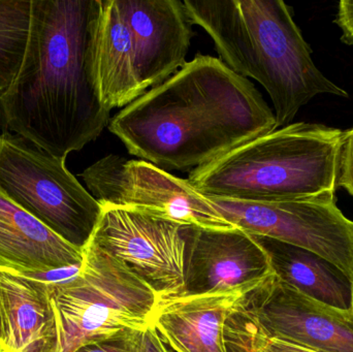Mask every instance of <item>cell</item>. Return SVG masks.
<instances>
[{
    "label": "cell",
    "mask_w": 353,
    "mask_h": 352,
    "mask_svg": "<svg viewBox=\"0 0 353 352\" xmlns=\"http://www.w3.org/2000/svg\"><path fill=\"white\" fill-rule=\"evenodd\" d=\"M101 0H32L22 65L0 96V127L60 158L109 126L94 48Z\"/></svg>",
    "instance_id": "cell-1"
},
{
    "label": "cell",
    "mask_w": 353,
    "mask_h": 352,
    "mask_svg": "<svg viewBox=\"0 0 353 352\" xmlns=\"http://www.w3.org/2000/svg\"><path fill=\"white\" fill-rule=\"evenodd\" d=\"M108 127L130 154L167 172L192 171L278 128L251 81L199 53Z\"/></svg>",
    "instance_id": "cell-2"
},
{
    "label": "cell",
    "mask_w": 353,
    "mask_h": 352,
    "mask_svg": "<svg viewBox=\"0 0 353 352\" xmlns=\"http://www.w3.org/2000/svg\"><path fill=\"white\" fill-rule=\"evenodd\" d=\"M193 24L213 39L220 59L239 76L257 81L275 109L277 127L292 123L319 94L348 97L315 65L312 50L282 0H185Z\"/></svg>",
    "instance_id": "cell-3"
},
{
    "label": "cell",
    "mask_w": 353,
    "mask_h": 352,
    "mask_svg": "<svg viewBox=\"0 0 353 352\" xmlns=\"http://www.w3.org/2000/svg\"><path fill=\"white\" fill-rule=\"evenodd\" d=\"M344 130L296 122L192 169L188 180L211 198L281 202L337 190Z\"/></svg>",
    "instance_id": "cell-4"
},
{
    "label": "cell",
    "mask_w": 353,
    "mask_h": 352,
    "mask_svg": "<svg viewBox=\"0 0 353 352\" xmlns=\"http://www.w3.org/2000/svg\"><path fill=\"white\" fill-rule=\"evenodd\" d=\"M59 322L61 352L152 324L161 297L123 262L92 240L74 276L50 280Z\"/></svg>",
    "instance_id": "cell-5"
},
{
    "label": "cell",
    "mask_w": 353,
    "mask_h": 352,
    "mask_svg": "<svg viewBox=\"0 0 353 352\" xmlns=\"http://www.w3.org/2000/svg\"><path fill=\"white\" fill-rule=\"evenodd\" d=\"M0 190L58 237L83 250L103 207L54 156L17 134H0Z\"/></svg>",
    "instance_id": "cell-6"
},
{
    "label": "cell",
    "mask_w": 353,
    "mask_h": 352,
    "mask_svg": "<svg viewBox=\"0 0 353 352\" xmlns=\"http://www.w3.org/2000/svg\"><path fill=\"white\" fill-rule=\"evenodd\" d=\"M81 177L101 207L132 209L184 227L236 229L188 179L145 161L108 155L87 167Z\"/></svg>",
    "instance_id": "cell-7"
},
{
    "label": "cell",
    "mask_w": 353,
    "mask_h": 352,
    "mask_svg": "<svg viewBox=\"0 0 353 352\" xmlns=\"http://www.w3.org/2000/svg\"><path fill=\"white\" fill-rule=\"evenodd\" d=\"M209 198L236 229L309 250L353 283V220L340 210L336 192L281 202Z\"/></svg>",
    "instance_id": "cell-8"
},
{
    "label": "cell",
    "mask_w": 353,
    "mask_h": 352,
    "mask_svg": "<svg viewBox=\"0 0 353 352\" xmlns=\"http://www.w3.org/2000/svg\"><path fill=\"white\" fill-rule=\"evenodd\" d=\"M184 227L132 209L103 207L90 240L148 283L161 301L185 295Z\"/></svg>",
    "instance_id": "cell-9"
},
{
    "label": "cell",
    "mask_w": 353,
    "mask_h": 352,
    "mask_svg": "<svg viewBox=\"0 0 353 352\" xmlns=\"http://www.w3.org/2000/svg\"><path fill=\"white\" fill-rule=\"evenodd\" d=\"M243 326L315 352H353V313L303 295L271 274L239 311Z\"/></svg>",
    "instance_id": "cell-10"
},
{
    "label": "cell",
    "mask_w": 353,
    "mask_h": 352,
    "mask_svg": "<svg viewBox=\"0 0 353 352\" xmlns=\"http://www.w3.org/2000/svg\"><path fill=\"white\" fill-rule=\"evenodd\" d=\"M185 295L230 291L273 274L254 236L240 229L184 227Z\"/></svg>",
    "instance_id": "cell-11"
},
{
    "label": "cell",
    "mask_w": 353,
    "mask_h": 352,
    "mask_svg": "<svg viewBox=\"0 0 353 352\" xmlns=\"http://www.w3.org/2000/svg\"><path fill=\"white\" fill-rule=\"evenodd\" d=\"M132 32L143 92L169 80L186 64L193 33L179 0H117Z\"/></svg>",
    "instance_id": "cell-12"
},
{
    "label": "cell",
    "mask_w": 353,
    "mask_h": 352,
    "mask_svg": "<svg viewBox=\"0 0 353 352\" xmlns=\"http://www.w3.org/2000/svg\"><path fill=\"white\" fill-rule=\"evenodd\" d=\"M267 278L230 291L161 300L153 318V327L175 352H230V318L245 303L249 293Z\"/></svg>",
    "instance_id": "cell-13"
},
{
    "label": "cell",
    "mask_w": 353,
    "mask_h": 352,
    "mask_svg": "<svg viewBox=\"0 0 353 352\" xmlns=\"http://www.w3.org/2000/svg\"><path fill=\"white\" fill-rule=\"evenodd\" d=\"M0 347L4 352H61L50 280L0 271Z\"/></svg>",
    "instance_id": "cell-14"
},
{
    "label": "cell",
    "mask_w": 353,
    "mask_h": 352,
    "mask_svg": "<svg viewBox=\"0 0 353 352\" xmlns=\"http://www.w3.org/2000/svg\"><path fill=\"white\" fill-rule=\"evenodd\" d=\"M82 262L83 250L58 237L0 190V271L41 276Z\"/></svg>",
    "instance_id": "cell-15"
},
{
    "label": "cell",
    "mask_w": 353,
    "mask_h": 352,
    "mask_svg": "<svg viewBox=\"0 0 353 352\" xmlns=\"http://www.w3.org/2000/svg\"><path fill=\"white\" fill-rule=\"evenodd\" d=\"M94 63L97 88L105 109L126 107L145 94L139 82L132 32L117 0H101Z\"/></svg>",
    "instance_id": "cell-16"
},
{
    "label": "cell",
    "mask_w": 353,
    "mask_h": 352,
    "mask_svg": "<svg viewBox=\"0 0 353 352\" xmlns=\"http://www.w3.org/2000/svg\"><path fill=\"white\" fill-rule=\"evenodd\" d=\"M282 282L319 303L353 313V283L321 256L277 240L256 237Z\"/></svg>",
    "instance_id": "cell-17"
},
{
    "label": "cell",
    "mask_w": 353,
    "mask_h": 352,
    "mask_svg": "<svg viewBox=\"0 0 353 352\" xmlns=\"http://www.w3.org/2000/svg\"><path fill=\"white\" fill-rule=\"evenodd\" d=\"M32 0H0V96L12 84L28 43Z\"/></svg>",
    "instance_id": "cell-18"
},
{
    "label": "cell",
    "mask_w": 353,
    "mask_h": 352,
    "mask_svg": "<svg viewBox=\"0 0 353 352\" xmlns=\"http://www.w3.org/2000/svg\"><path fill=\"white\" fill-rule=\"evenodd\" d=\"M234 352H315L275 338H267L245 328L241 322L234 332Z\"/></svg>",
    "instance_id": "cell-19"
},
{
    "label": "cell",
    "mask_w": 353,
    "mask_h": 352,
    "mask_svg": "<svg viewBox=\"0 0 353 352\" xmlns=\"http://www.w3.org/2000/svg\"><path fill=\"white\" fill-rule=\"evenodd\" d=\"M142 332L123 331L105 340L82 345L74 352H139Z\"/></svg>",
    "instance_id": "cell-20"
},
{
    "label": "cell",
    "mask_w": 353,
    "mask_h": 352,
    "mask_svg": "<svg viewBox=\"0 0 353 352\" xmlns=\"http://www.w3.org/2000/svg\"><path fill=\"white\" fill-rule=\"evenodd\" d=\"M337 187L353 196V127L344 130L338 163Z\"/></svg>",
    "instance_id": "cell-21"
},
{
    "label": "cell",
    "mask_w": 353,
    "mask_h": 352,
    "mask_svg": "<svg viewBox=\"0 0 353 352\" xmlns=\"http://www.w3.org/2000/svg\"><path fill=\"white\" fill-rule=\"evenodd\" d=\"M334 22L341 29L342 43L353 45V0H341L338 3Z\"/></svg>",
    "instance_id": "cell-22"
},
{
    "label": "cell",
    "mask_w": 353,
    "mask_h": 352,
    "mask_svg": "<svg viewBox=\"0 0 353 352\" xmlns=\"http://www.w3.org/2000/svg\"><path fill=\"white\" fill-rule=\"evenodd\" d=\"M139 352H175L170 349L157 333L153 324L145 329L141 334Z\"/></svg>",
    "instance_id": "cell-23"
},
{
    "label": "cell",
    "mask_w": 353,
    "mask_h": 352,
    "mask_svg": "<svg viewBox=\"0 0 353 352\" xmlns=\"http://www.w3.org/2000/svg\"><path fill=\"white\" fill-rule=\"evenodd\" d=\"M1 351H1V347H0V352H1Z\"/></svg>",
    "instance_id": "cell-24"
},
{
    "label": "cell",
    "mask_w": 353,
    "mask_h": 352,
    "mask_svg": "<svg viewBox=\"0 0 353 352\" xmlns=\"http://www.w3.org/2000/svg\"><path fill=\"white\" fill-rule=\"evenodd\" d=\"M1 352H4V351H1Z\"/></svg>",
    "instance_id": "cell-25"
}]
</instances>
